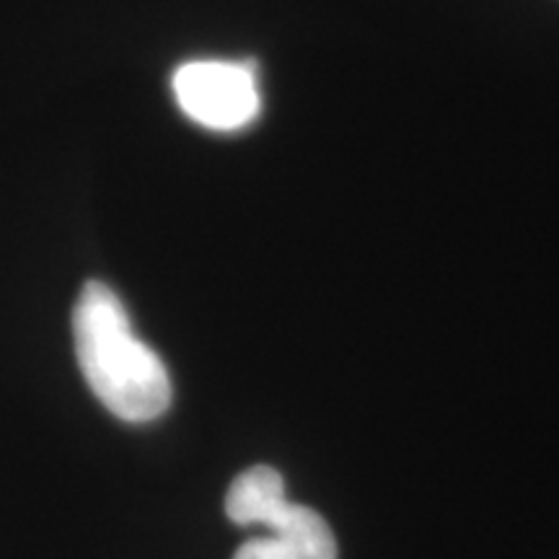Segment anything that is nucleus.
Returning <instances> with one entry per match:
<instances>
[{
  "label": "nucleus",
  "mask_w": 559,
  "mask_h": 559,
  "mask_svg": "<svg viewBox=\"0 0 559 559\" xmlns=\"http://www.w3.org/2000/svg\"><path fill=\"white\" fill-rule=\"evenodd\" d=\"M73 342L83 379L111 415L143 425L171 407L164 360L138 337L122 300L99 280H88L75 300Z\"/></svg>",
  "instance_id": "obj_1"
},
{
  "label": "nucleus",
  "mask_w": 559,
  "mask_h": 559,
  "mask_svg": "<svg viewBox=\"0 0 559 559\" xmlns=\"http://www.w3.org/2000/svg\"><path fill=\"white\" fill-rule=\"evenodd\" d=\"M262 526L267 536L243 542L234 559H337V542L317 510L285 502Z\"/></svg>",
  "instance_id": "obj_3"
},
{
  "label": "nucleus",
  "mask_w": 559,
  "mask_h": 559,
  "mask_svg": "<svg viewBox=\"0 0 559 559\" xmlns=\"http://www.w3.org/2000/svg\"><path fill=\"white\" fill-rule=\"evenodd\" d=\"M285 502L283 474L272 466H251L228 487L226 515L236 526H262Z\"/></svg>",
  "instance_id": "obj_4"
},
{
  "label": "nucleus",
  "mask_w": 559,
  "mask_h": 559,
  "mask_svg": "<svg viewBox=\"0 0 559 559\" xmlns=\"http://www.w3.org/2000/svg\"><path fill=\"white\" fill-rule=\"evenodd\" d=\"M177 104L192 122L215 132L247 128L260 117L262 96L254 62L192 60L171 79Z\"/></svg>",
  "instance_id": "obj_2"
}]
</instances>
